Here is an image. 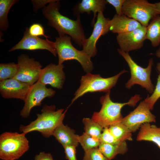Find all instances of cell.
Returning a JSON list of instances; mask_svg holds the SVG:
<instances>
[{"label": "cell", "instance_id": "cell-5", "mask_svg": "<svg viewBox=\"0 0 160 160\" xmlns=\"http://www.w3.org/2000/svg\"><path fill=\"white\" fill-rule=\"evenodd\" d=\"M71 38L67 35L56 37L55 42L59 65L63 64L65 61L74 60L78 61L84 71L87 73H90L93 68L91 57L82 50H79L72 45Z\"/></svg>", "mask_w": 160, "mask_h": 160}, {"label": "cell", "instance_id": "cell-32", "mask_svg": "<svg viewBox=\"0 0 160 160\" xmlns=\"http://www.w3.org/2000/svg\"><path fill=\"white\" fill-rule=\"evenodd\" d=\"M76 147L73 145H68L63 147L66 159L68 160H77L76 156Z\"/></svg>", "mask_w": 160, "mask_h": 160}, {"label": "cell", "instance_id": "cell-8", "mask_svg": "<svg viewBox=\"0 0 160 160\" xmlns=\"http://www.w3.org/2000/svg\"><path fill=\"white\" fill-rule=\"evenodd\" d=\"M122 13L146 27L150 20L160 15L155 3L146 0H125Z\"/></svg>", "mask_w": 160, "mask_h": 160}, {"label": "cell", "instance_id": "cell-28", "mask_svg": "<svg viewBox=\"0 0 160 160\" xmlns=\"http://www.w3.org/2000/svg\"><path fill=\"white\" fill-rule=\"evenodd\" d=\"M160 98V74L158 76L156 85L151 96L148 95L145 100L148 104L151 110L153 109L155 103Z\"/></svg>", "mask_w": 160, "mask_h": 160}, {"label": "cell", "instance_id": "cell-20", "mask_svg": "<svg viewBox=\"0 0 160 160\" xmlns=\"http://www.w3.org/2000/svg\"><path fill=\"white\" fill-rule=\"evenodd\" d=\"M136 140L138 141L145 140L155 143L160 149V127L146 123L139 129Z\"/></svg>", "mask_w": 160, "mask_h": 160}, {"label": "cell", "instance_id": "cell-30", "mask_svg": "<svg viewBox=\"0 0 160 160\" xmlns=\"http://www.w3.org/2000/svg\"><path fill=\"white\" fill-rule=\"evenodd\" d=\"M83 160H108L101 152L98 148L84 152Z\"/></svg>", "mask_w": 160, "mask_h": 160}, {"label": "cell", "instance_id": "cell-15", "mask_svg": "<svg viewBox=\"0 0 160 160\" xmlns=\"http://www.w3.org/2000/svg\"><path fill=\"white\" fill-rule=\"evenodd\" d=\"M63 64L51 63L42 68L38 81L58 89L63 87L65 76Z\"/></svg>", "mask_w": 160, "mask_h": 160}, {"label": "cell", "instance_id": "cell-27", "mask_svg": "<svg viewBox=\"0 0 160 160\" xmlns=\"http://www.w3.org/2000/svg\"><path fill=\"white\" fill-rule=\"evenodd\" d=\"M78 141L84 152L92 148H98L100 143L99 139L93 137L84 132L79 136Z\"/></svg>", "mask_w": 160, "mask_h": 160}, {"label": "cell", "instance_id": "cell-3", "mask_svg": "<svg viewBox=\"0 0 160 160\" xmlns=\"http://www.w3.org/2000/svg\"><path fill=\"white\" fill-rule=\"evenodd\" d=\"M110 93L107 92L100 97L101 108L99 112H95L91 118L103 128L121 122L123 118L121 113L122 108L126 105L134 107L141 99L139 95L135 94L127 102H114L110 98Z\"/></svg>", "mask_w": 160, "mask_h": 160}, {"label": "cell", "instance_id": "cell-13", "mask_svg": "<svg viewBox=\"0 0 160 160\" xmlns=\"http://www.w3.org/2000/svg\"><path fill=\"white\" fill-rule=\"evenodd\" d=\"M146 27L142 26L133 31L118 34L116 40L120 49L126 52L141 48L146 39Z\"/></svg>", "mask_w": 160, "mask_h": 160}, {"label": "cell", "instance_id": "cell-19", "mask_svg": "<svg viewBox=\"0 0 160 160\" xmlns=\"http://www.w3.org/2000/svg\"><path fill=\"white\" fill-rule=\"evenodd\" d=\"M52 135L64 147L68 145L77 147L79 135L75 134V131L67 125L62 123L54 131Z\"/></svg>", "mask_w": 160, "mask_h": 160}, {"label": "cell", "instance_id": "cell-36", "mask_svg": "<svg viewBox=\"0 0 160 160\" xmlns=\"http://www.w3.org/2000/svg\"><path fill=\"white\" fill-rule=\"evenodd\" d=\"M155 55L158 58H160V47L159 49L156 51ZM156 68L157 71L159 73V74H160V62L157 64Z\"/></svg>", "mask_w": 160, "mask_h": 160}, {"label": "cell", "instance_id": "cell-25", "mask_svg": "<svg viewBox=\"0 0 160 160\" xmlns=\"http://www.w3.org/2000/svg\"><path fill=\"white\" fill-rule=\"evenodd\" d=\"M82 122L84 126V132L93 137L99 139L104 128L99 124L89 118H83Z\"/></svg>", "mask_w": 160, "mask_h": 160}, {"label": "cell", "instance_id": "cell-26", "mask_svg": "<svg viewBox=\"0 0 160 160\" xmlns=\"http://www.w3.org/2000/svg\"><path fill=\"white\" fill-rule=\"evenodd\" d=\"M17 64L14 63H1L0 64V82L13 78L18 71Z\"/></svg>", "mask_w": 160, "mask_h": 160}, {"label": "cell", "instance_id": "cell-34", "mask_svg": "<svg viewBox=\"0 0 160 160\" xmlns=\"http://www.w3.org/2000/svg\"><path fill=\"white\" fill-rule=\"evenodd\" d=\"M54 0H31L34 11L36 12L39 9L46 6L47 4H49Z\"/></svg>", "mask_w": 160, "mask_h": 160}, {"label": "cell", "instance_id": "cell-21", "mask_svg": "<svg viewBox=\"0 0 160 160\" xmlns=\"http://www.w3.org/2000/svg\"><path fill=\"white\" fill-rule=\"evenodd\" d=\"M98 148L108 160L113 159L118 154H124L128 150L126 141L115 145L100 143Z\"/></svg>", "mask_w": 160, "mask_h": 160}, {"label": "cell", "instance_id": "cell-37", "mask_svg": "<svg viewBox=\"0 0 160 160\" xmlns=\"http://www.w3.org/2000/svg\"><path fill=\"white\" fill-rule=\"evenodd\" d=\"M155 4L160 15V1L155 3Z\"/></svg>", "mask_w": 160, "mask_h": 160}, {"label": "cell", "instance_id": "cell-16", "mask_svg": "<svg viewBox=\"0 0 160 160\" xmlns=\"http://www.w3.org/2000/svg\"><path fill=\"white\" fill-rule=\"evenodd\" d=\"M31 86L14 78L8 79L0 82V93L4 98L24 101Z\"/></svg>", "mask_w": 160, "mask_h": 160}, {"label": "cell", "instance_id": "cell-12", "mask_svg": "<svg viewBox=\"0 0 160 160\" xmlns=\"http://www.w3.org/2000/svg\"><path fill=\"white\" fill-rule=\"evenodd\" d=\"M109 20V18L105 17L103 12L98 13L92 33L83 42L82 50L91 57H94L97 54L96 45L98 39L110 31Z\"/></svg>", "mask_w": 160, "mask_h": 160}, {"label": "cell", "instance_id": "cell-31", "mask_svg": "<svg viewBox=\"0 0 160 160\" xmlns=\"http://www.w3.org/2000/svg\"><path fill=\"white\" fill-rule=\"evenodd\" d=\"M28 32L31 35L38 37L43 36L46 39L49 38L44 33V29L42 25L39 23H34L32 24L28 28Z\"/></svg>", "mask_w": 160, "mask_h": 160}, {"label": "cell", "instance_id": "cell-9", "mask_svg": "<svg viewBox=\"0 0 160 160\" xmlns=\"http://www.w3.org/2000/svg\"><path fill=\"white\" fill-rule=\"evenodd\" d=\"M18 71L14 79L32 86L38 81L42 69L40 63L26 54L18 56Z\"/></svg>", "mask_w": 160, "mask_h": 160}, {"label": "cell", "instance_id": "cell-4", "mask_svg": "<svg viewBox=\"0 0 160 160\" xmlns=\"http://www.w3.org/2000/svg\"><path fill=\"white\" fill-rule=\"evenodd\" d=\"M25 134L5 132L0 135V158L3 160L19 159L29 148Z\"/></svg>", "mask_w": 160, "mask_h": 160}, {"label": "cell", "instance_id": "cell-17", "mask_svg": "<svg viewBox=\"0 0 160 160\" xmlns=\"http://www.w3.org/2000/svg\"><path fill=\"white\" fill-rule=\"evenodd\" d=\"M110 31L118 34L127 33L142 26L136 20L124 14H115L109 21Z\"/></svg>", "mask_w": 160, "mask_h": 160}, {"label": "cell", "instance_id": "cell-29", "mask_svg": "<svg viewBox=\"0 0 160 160\" xmlns=\"http://www.w3.org/2000/svg\"><path fill=\"white\" fill-rule=\"evenodd\" d=\"M99 140L100 143L113 145L119 144L123 142L117 140L110 132L108 127L103 128Z\"/></svg>", "mask_w": 160, "mask_h": 160}, {"label": "cell", "instance_id": "cell-2", "mask_svg": "<svg viewBox=\"0 0 160 160\" xmlns=\"http://www.w3.org/2000/svg\"><path fill=\"white\" fill-rule=\"evenodd\" d=\"M54 105H45L41 113L37 114L36 119L27 125H20L19 130L25 134L34 131L40 132L43 137L49 138L52 135L56 128L63 123L65 111L63 109L56 110Z\"/></svg>", "mask_w": 160, "mask_h": 160}, {"label": "cell", "instance_id": "cell-7", "mask_svg": "<svg viewBox=\"0 0 160 160\" xmlns=\"http://www.w3.org/2000/svg\"><path fill=\"white\" fill-rule=\"evenodd\" d=\"M117 51L126 61L130 71L131 78L125 84L126 87L129 89L135 84H138L145 88L149 93L152 94L155 89L150 78L153 64V59L150 58L147 67L143 68L137 65L128 53L124 52L120 49H118Z\"/></svg>", "mask_w": 160, "mask_h": 160}, {"label": "cell", "instance_id": "cell-11", "mask_svg": "<svg viewBox=\"0 0 160 160\" xmlns=\"http://www.w3.org/2000/svg\"><path fill=\"white\" fill-rule=\"evenodd\" d=\"M150 110L148 104L144 100L140 102L135 109L123 118L121 122L132 133L135 132L143 124L156 122V116Z\"/></svg>", "mask_w": 160, "mask_h": 160}, {"label": "cell", "instance_id": "cell-6", "mask_svg": "<svg viewBox=\"0 0 160 160\" xmlns=\"http://www.w3.org/2000/svg\"><path fill=\"white\" fill-rule=\"evenodd\" d=\"M127 72L124 70L114 76L107 78H103L99 74H93L90 73L82 76L80 86L74 94L71 103L88 92H103L106 93L110 92L111 89L116 85L119 77Z\"/></svg>", "mask_w": 160, "mask_h": 160}, {"label": "cell", "instance_id": "cell-23", "mask_svg": "<svg viewBox=\"0 0 160 160\" xmlns=\"http://www.w3.org/2000/svg\"><path fill=\"white\" fill-rule=\"evenodd\" d=\"M115 137L120 142L132 141V132L121 122L112 124L108 127Z\"/></svg>", "mask_w": 160, "mask_h": 160}, {"label": "cell", "instance_id": "cell-33", "mask_svg": "<svg viewBox=\"0 0 160 160\" xmlns=\"http://www.w3.org/2000/svg\"><path fill=\"white\" fill-rule=\"evenodd\" d=\"M108 3L112 5L115 8L116 14H122V8L125 0H106Z\"/></svg>", "mask_w": 160, "mask_h": 160}, {"label": "cell", "instance_id": "cell-1", "mask_svg": "<svg viewBox=\"0 0 160 160\" xmlns=\"http://www.w3.org/2000/svg\"><path fill=\"white\" fill-rule=\"evenodd\" d=\"M60 7L59 1L54 0L42 9V12L48 20V25L55 28L59 36L68 35L76 44L82 46L87 38L80 16L77 17L76 20H71L60 13Z\"/></svg>", "mask_w": 160, "mask_h": 160}, {"label": "cell", "instance_id": "cell-10", "mask_svg": "<svg viewBox=\"0 0 160 160\" xmlns=\"http://www.w3.org/2000/svg\"><path fill=\"white\" fill-rule=\"evenodd\" d=\"M55 91L37 81L31 86L24 100V105L20 112V116L26 118L30 115L32 108L41 105L42 101L46 97H53Z\"/></svg>", "mask_w": 160, "mask_h": 160}, {"label": "cell", "instance_id": "cell-22", "mask_svg": "<svg viewBox=\"0 0 160 160\" xmlns=\"http://www.w3.org/2000/svg\"><path fill=\"white\" fill-rule=\"evenodd\" d=\"M146 39L150 41L154 47L160 44V15L151 20L146 27Z\"/></svg>", "mask_w": 160, "mask_h": 160}, {"label": "cell", "instance_id": "cell-35", "mask_svg": "<svg viewBox=\"0 0 160 160\" xmlns=\"http://www.w3.org/2000/svg\"><path fill=\"white\" fill-rule=\"evenodd\" d=\"M34 160H53V159L52 156L50 153L41 152L35 156Z\"/></svg>", "mask_w": 160, "mask_h": 160}, {"label": "cell", "instance_id": "cell-14", "mask_svg": "<svg viewBox=\"0 0 160 160\" xmlns=\"http://www.w3.org/2000/svg\"><path fill=\"white\" fill-rule=\"evenodd\" d=\"M19 49L30 50L45 49L50 52L55 56L57 55L55 42L47 39H44L31 35L29 33L28 28L26 29L21 39L13 47L9 52Z\"/></svg>", "mask_w": 160, "mask_h": 160}, {"label": "cell", "instance_id": "cell-24", "mask_svg": "<svg viewBox=\"0 0 160 160\" xmlns=\"http://www.w3.org/2000/svg\"><path fill=\"white\" fill-rule=\"evenodd\" d=\"M19 1L17 0H0V32L6 31L9 27L7 18L8 12L12 6Z\"/></svg>", "mask_w": 160, "mask_h": 160}, {"label": "cell", "instance_id": "cell-38", "mask_svg": "<svg viewBox=\"0 0 160 160\" xmlns=\"http://www.w3.org/2000/svg\"></svg>", "mask_w": 160, "mask_h": 160}, {"label": "cell", "instance_id": "cell-18", "mask_svg": "<svg viewBox=\"0 0 160 160\" xmlns=\"http://www.w3.org/2000/svg\"><path fill=\"white\" fill-rule=\"evenodd\" d=\"M108 3L105 0H83L74 7L73 13L77 17L80 16L81 14L86 13L89 14L92 12L93 13L94 17L92 25H94L97 13L103 12Z\"/></svg>", "mask_w": 160, "mask_h": 160}]
</instances>
